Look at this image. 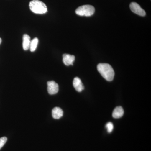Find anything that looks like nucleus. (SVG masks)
<instances>
[{
    "label": "nucleus",
    "instance_id": "1",
    "mask_svg": "<svg viewBox=\"0 0 151 151\" xmlns=\"http://www.w3.org/2000/svg\"><path fill=\"white\" fill-rule=\"evenodd\" d=\"M97 70L103 78L108 81H111L114 78L115 72L111 65L108 63H99Z\"/></svg>",
    "mask_w": 151,
    "mask_h": 151
},
{
    "label": "nucleus",
    "instance_id": "2",
    "mask_svg": "<svg viewBox=\"0 0 151 151\" xmlns=\"http://www.w3.org/2000/svg\"><path fill=\"white\" fill-rule=\"evenodd\" d=\"M29 6L31 11L35 14H45L47 11L46 5L39 0H32L30 2Z\"/></svg>",
    "mask_w": 151,
    "mask_h": 151
},
{
    "label": "nucleus",
    "instance_id": "3",
    "mask_svg": "<svg viewBox=\"0 0 151 151\" xmlns=\"http://www.w3.org/2000/svg\"><path fill=\"white\" fill-rule=\"evenodd\" d=\"M76 13L80 16L90 17L95 12L94 7L89 5L81 6L76 9Z\"/></svg>",
    "mask_w": 151,
    "mask_h": 151
},
{
    "label": "nucleus",
    "instance_id": "4",
    "mask_svg": "<svg viewBox=\"0 0 151 151\" xmlns=\"http://www.w3.org/2000/svg\"><path fill=\"white\" fill-rule=\"evenodd\" d=\"M130 8L132 12L139 15L142 17L146 15L145 12L137 3L132 2L130 4Z\"/></svg>",
    "mask_w": 151,
    "mask_h": 151
},
{
    "label": "nucleus",
    "instance_id": "5",
    "mask_svg": "<svg viewBox=\"0 0 151 151\" xmlns=\"http://www.w3.org/2000/svg\"><path fill=\"white\" fill-rule=\"evenodd\" d=\"M47 91L50 94H56L59 90L58 84L54 81H49L47 82Z\"/></svg>",
    "mask_w": 151,
    "mask_h": 151
},
{
    "label": "nucleus",
    "instance_id": "6",
    "mask_svg": "<svg viewBox=\"0 0 151 151\" xmlns=\"http://www.w3.org/2000/svg\"><path fill=\"white\" fill-rule=\"evenodd\" d=\"M75 59L74 55L68 54H64L63 55V61L64 64L67 66L73 65Z\"/></svg>",
    "mask_w": 151,
    "mask_h": 151
},
{
    "label": "nucleus",
    "instance_id": "7",
    "mask_svg": "<svg viewBox=\"0 0 151 151\" xmlns=\"http://www.w3.org/2000/svg\"><path fill=\"white\" fill-rule=\"evenodd\" d=\"M73 84L74 88L77 92H81L84 89V86L81 79L78 77H75L73 79Z\"/></svg>",
    "mask_w": 151,
    "mask_h": 151
},
{
    "label": "nucleus",
    "instance_id": "8",
    "mask_svg": "<svg viewBox=\"0 0 151 151\" xmlns=\"http://www.w3.org/2000/svg\"><path fill=\"white\" fill-rule=\"evenodd\" d=\"M124 114V110L121 106L116 107L113 111L112 116L115 119H119L123 116Z\"/></svg>",
    "mask_w": 151,
    "mask_h": 151
},
{
    "label": "nucleus",
    "instance_id": "9",
    "mask_svg": "<svg viewBox=\"0 0 151 151\" xmlns=\"http://www.w3.org/2000/svg\"><path fill=\"white\" fill-rule=\"evenodd\" d=\"M52 116L54 119H60L63 116V111L59 107H55L52 110Z\"/></svg>",
    "mask_w": 151,
    "mask_h": 151
},
{
    "label": "nucleus",
    "instance_id": "10",
    "mask_svg": "<svg viewBox=\"0 0 151 151\" xmlns=\"http://www.w3.org/2000/svg\"><path fill=\"white\" fill-rule=\"evenodd\" d=\"M30 37L27 34L24 35L23 36V48L25 50H27L29 48L30 44Z\"/></svg>",
    "mask_w": 151,
    "mask_h": 151
},
{
    "label": "nucleus",
    "instance_id": "11",
    "mask_svg": "<svg viewBox=\"0 0 151 151\" xmlns=\"http://www.w3.org/2000/svg\"><path fill=\"white\" fill-rule=\"evenodd\" d=\"M38 43V39L37 38H35L31 40L30 44L29 49L31 52L35 51L37 47Z\"/></svg>",
    "mask_w": 151,
    "mask_h": 151
},
{
    "label": "nucleus",
    "instance_id": "12",
    "mask_svg": "<svg viewBox=\"0 0 151 151\" xmlns=\"http://www.w3.org/2000/svg\"><path fill=\"white\" fill-rule=\"evenodd\" d=\"M105 127L107 128L108 133H111L113 129V123L111 122H108L106 124Z\"/></svg>",
    "mask_w": 151,
    "mask_h": 151
},
{
    "label": "nucleus",
    "instance_id": "13",
    "mask_svg": "<svg viewBox=\"0 0 151 151\" xmlns=\"http://www.w3.org/2000/svg\"><path fill=\"white\" fill-rule=\"evenodd\" d=\"M7 141V138L6 137H2L0 138V150L4 145Z\"/></svg>",
    "mask_w": 151,
    "mask_h": 151
},
{
    "label": "nucleus",
    "instance_id": "14",
    "mask_svg": "<svg viewBox=\"0 0 151 151\" xmlns=\"http://www.w3.org/2000/svg\"><path fill=\"white\" fill-rule=\"evenodd\" d=\"M1 42H2L1 39V38H0V44H1Z\"/></svg>",
    "mask_w": 151,
    "mask_h": 151
}]
</instances>
